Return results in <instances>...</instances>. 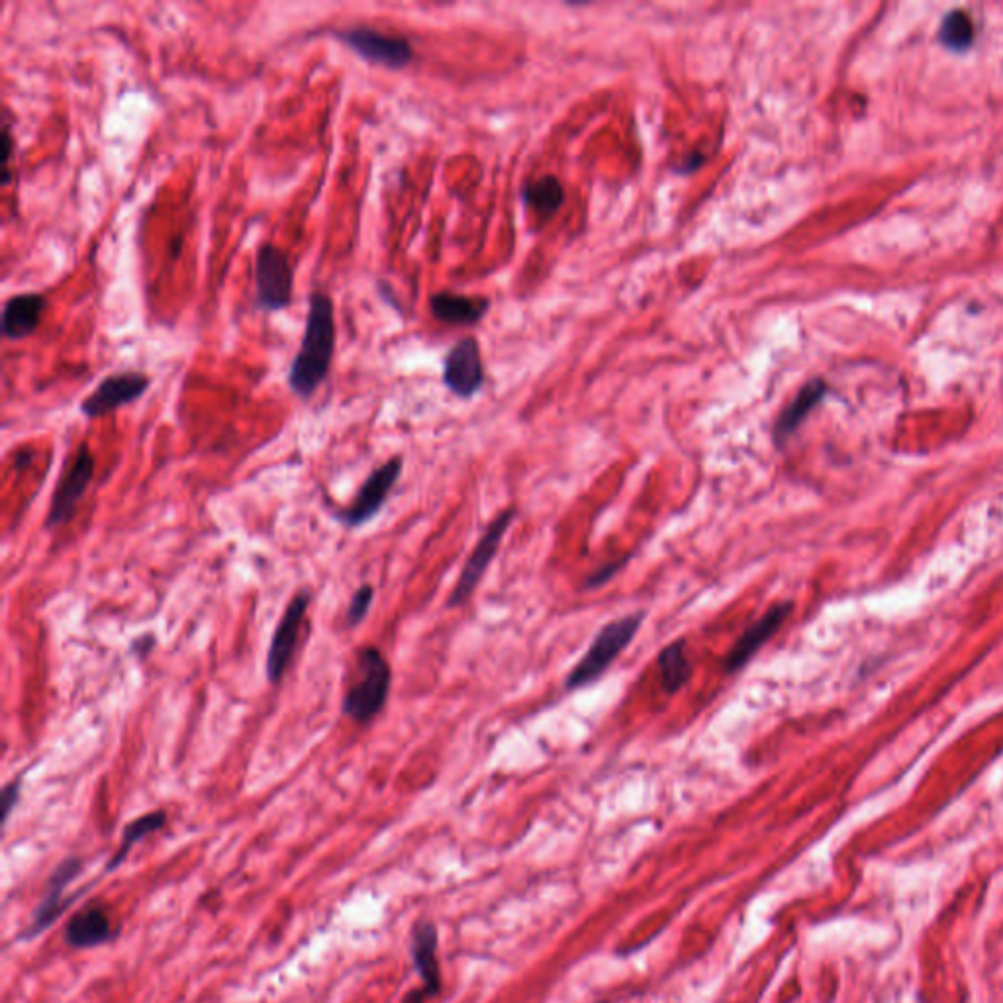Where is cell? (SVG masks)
<instances>
[{"label": "cell", "mask_w": 1003, "mask_h": 1003, "mask_svg": "<svg viewBox=\"0 0 1003 1003\" xmlns=\"http://www.w3.org/2000/svg\"><path fill=\"white\" fill-rule=\"evenodd\" d=\"M334 351V300L324 292H314L308 304L300 349L288 371V386L298 398H310L328 379Z\"/></svg>", "instance_id": "1"}, {"label": "cell", "mask_w": 1003, "mask_h": 1003, "mask_svg": "<svg viewBox=\"0 0 1003 1003\" xmlns=\"http://www.w3.org/2000/svg\"><path fill=\"white\" fill-rule=\"evenodd\" d=\"M392 669L377 647H363L355 653L351 682L341 698V714L359 725L371 723L388 702Z\"/></svg>", "instance_id": "2"}, {"label": "cell", "mask_w": 1003, "mask_h": 1003, "mask_svg": "<svg viewBox=\"0 0 1003 1003\" xmlns=\"http://www.w3.org/2000/svg\"><path fill=\"white\" fill-rule=\"evenodd\" d=\"M645 620L643 612L627 614L623 618L606 623L598 635L594 637L592 645L584 653V657L576 663L565 684L569 690H578L594 684L606 670L612 667V663L620 657L621 653L631 645V641L637 637L641 625Z\"/></svg>", "instance_id": "3"}, {"label": "cell", "mask_w": 1003, "mask_h": 1003, "mask_svg": "<svg viewBox=\"0 0 1003 1003\" xmlns=\"http://www.w3.org/2000/svg\"><path fill=\"white\" fill-rule=\"evenodd\" d=\"M255 296L257 306L265 312L285 310L292 302L294 267L287 251L275 243H263L255 255Z\"/></svg>", "instance_id": "4"}, {"label": "cell", "mask_w": 1003, "mask_h": 1003, "mask_svg": "<svg viewBox=\"0 0 1003 1003\" xmlns=\"http://www.w3.org/2000/svg\"><path fill=\"white\" fill-rule=\"evenodd\" d=\"M334 38L367 63L386 69H404L414 59V49L402 36L384 34L369 26H353L334 32Z\"/></svg>", "instance_id": "5"}, {"label": "cell", "mask_w": 1003, "mask_h": 1003, "mask_svg": "<svg viewBox=\"0 0 1003 1003\" xmlns=\"http://www.w3.org/2000/svg\"><path fill=\"white\" fill-rule=\"evenodd\" d=\"M93 477H95V457L87 447V443H83L53 490L48 518L44 524L46 529H57L71 522V518L77 512V504L87 492Z\"/></svg>", "instance_id": "6"}, {"label": "cell", "mask_w": 1003, "mask_h": 1003, "mask_svg": "<svg viewBox=\"0 0 1003 1003\" xmlns=\"http://www.w3.org/2000/svg\"><path fill=\"white\" fill-rule=\"evenodd\" d=\"M310 602H312V592L308 588L298 590L290 598L285 614L281 616V620L275 627V633H273V639L269 645V653H267V663H265L267 680L273 686L281 684V680L287 676L290 663L294 659L296 645H298L300 627L306 620V612L310 608Z\"/></svg>", "instance_id": "7"}, {"label": "cell", "mask_w": 1003, "mask_h": 1003, "mask_svg": "<svg viewBox=\"0 0 1003 1003\" xmlns=\"http://www.w3.org/2000/svg\"><path fill=\"white\" fill-rule=\"evenodd\" d=\"M516 518V510L514 508H506L504 512H500L492 522L490 526L486 527V531L482 533V537L478 539L473 553L469 555L463 571L459 574V580L447 600V606L449 608H457V606H463L477 590L478 582L482 580V576L486 573V569L490 567L494 555L498 553L500 545H502V537L504 533L508 531L510 524L514 522Z\"/></svg>", "instance_id": "8"}, {"label": "cell", "mask_w": 1003, "mask_h": 1003, "mask_svg": "<svg viewBox=\"0 0 1003 1003\" xmlns=\"http://www.w3.org/2000/svg\"><path fill=\"white\" fill-rule=\"evenodd\" d=\"M402 469H404L402 457L388 459L384 465L365 478L353 504L335 512V520H339L349 529L363 527L367 522H371L381 512L384 502L388 500V494L392 492V488L402 475Z\"/></svg>", "instance_id": "9"}, {"label": "cell", "mask_w": 1003, "mask_h": 1003, "mask_svg": "<svg viewBox=\"0 0 1003 1003\" xmlns=\"http://www.w3.org/2000/svg\"><path fill=\"white\" fill-rule=\"evenodd\" d=\"M151 384V379L145 373L136 371H126V373H116L108 375L102 379L95 390L81 402V414L89 420L102 418L122 406H128L142 398L147 388Z\"/></svg>", "instance_id": "10"}, {"label": "cell", "mask_w": 1003, "mask_h": 1003, "mask_svg": "<svg viewBox=\"0 0 1003 1003\" xmlns=\"http://www.w3.org/2000/svg\"><path fill=\"white\" fill-rule=\"evenodd\" d=\"M443 383L461 398H471L473 394H477L484 383L477 339L467 337L451 347L443 363Z\"/></svg>", "instance_id": "11"}, {"label": "cell", "mask_w": 1003, "mask_h": 1003, "mask_svg": "<svg viewBox=\"0 0 1003 1003\" xmlns=\"http://www.w3.org/2000/svg\"><path fill=\"white\" fill-rule=\"evenodd\" d=\"M792 612L790 602H782L772 606L765 616L759 621H755L743 635L737 639V643L731 647L723 661L725 672H737L745 669L749 661L765 647L766 643L776 635V631L784 625L788 614Z\"/></svg>", "instance_id": "12"}, {"label": "cell", "mask_w": 1003, "mask_h": 1003, "mask_svg": "<svg viewBox=\"0 0 1003 1003\" xmlns=\"http://www.w3.org/2000/svg\"><path fill=\"white\" fill-rule=\"evenodd\" d=\"M81 870H83V860L79 857H69V859L61 860L57 864V868L49 876L46 896L36 909L30 927L20 935V939H32V937L40 935L61 915V911L65 908V904H61V898H63L67 886L81 874Z\"/></svg>", "instance_id": "13"}, {"label": "cell", "mask_w": 1003, "mask_h": 1003, "mask_svg": "<svg viewBox=\"0 0 1003 1003\" xmlns=\"http://www.w3.org/2000/svg\"><path fill=\"white\" fill-rule=\"evenodd\" d=\"M48 306L46 296L38 292L14 294L2 308V335L10 341H20L34 334Z\"/></svg>", "instance_id": "14"}, {"label": "cell", "mask_w": 1003, "mask_h": 1003, "mask_svg": "<svg viewBox=\"0 0 1003 1003\" xmlns=\"http://www.w3.org/2000/svg\"><path fill=\"white\" fill-rule=\"evenodd\" d=\"M118 931L114 929L106 909L85 908L75 913L65 927V943L75 949H91L110 943Z\"/></svg>", "instance_id": "15"}, {"label": "cell", "mask_w": 1003, "mask_h": 1003, "mask_svg": "<svg viewBox=\"0 0 1003 1003\" xmlns=\"http://www.w3.org/2000/svg\"><path fill=\"white\" fill-rule=\"evenodd\" d=\"M410 951L424 988L431 996H437L441 990V974L437 962V929L431 921H420L414 925Z\"/></svg>", "instance_id": "16"}, {"label": "cell", "mask_w": 1003, "mask_h": 1003, "mask_svg": "<svg viewBox=\"0 0 1003 1003\" xmlns=\"http://www.w3.org/2000/svg\"><path fill=\"white\" fill-rule=\"evenodd\" d=\"M430 308L431 314L445 324L471 326L477 324L488 310V300L453 292H435L430 298Z\"/></svg>", "instance_id": "17"}, {"label": "cell", "mask_w": 1003, "mask_h": 1003, "mask_svg": "<svg viewBox=\"0 0 1003 1003\" xmlns=\"http://www.w3.org/2000/svg\"><path fill=\"white\" fill-rule=\"evenodd\" d=\"M827 386L823 381L815 379L812 383L806 384L798 396L788 404V408L780 414L774 426V441L782 445L794 431L800 428V424L806 420V416L812 412L813 408L821 402L825 396Z\"/></svg>", "instance_id": "18"}, {"label": "cell", "mask_w": 1003, "mask_h": 1003, "mask_svg": "<svg viewBox=\"0 0 1003 1003\" xmlns=\"http://www.w3.org/2000/svg\"><path fill=\"white\" fill-rule=\"evenodd\" d=\"M657 667H659L661 684H663L667 694H676L678 690H682L694 672L692 663L688 659V653H686V641L680 639V641H674V643L667 645L657 659Z\"/></svg>", "instance_id": "19"}, {"label": "cell", "mask_w": 1003, "mask_h": 1003, "mask_svg": "<svg viewBox=\"0 0 1003 1003\" xmlns=\"http://www.w3.org/2000/svg\"><path fill=\"white\" fill-rule=\"evenodd\" d=\"M165 823H167V813L163 810H155V812L145 813V815L132 819L122 831V841H120L114 857L108 860L106 872L116 870L124 860L128 859V855L136 843H140L147 835L163 829Z\"/></svg>", "instance_id": "20"}, {"label": "cell", "mask_w": 1003, "mask_h": 1003, "mask_svg": "<svg viewBox=\"0 0 1003 1003\" xmlns=\"http://www.w3.org/2000/svg\"><path fill=\"white\" fill-rule=\"evenodd\" d=\"M524 198L541 218H549L565 202V191H563V185L559 183V179L547 175V177H541L537 181L527 183L524 187Z\"/></svg>", "instance_id": "21"}, {"label": "cell", "mask_w": 1003, "mask_h": 1003, "mask_svg": "<svg viewBox=\"0 0 1003 1003\" xmlns=\"http://www.w3.org/2000/svg\"><path fill=\"white\" fill-rule=\"evenodd\" d=\"M939 38L949 49L962 51L968 48L974 42V22L970 14L964 10H951L941 24Z\"/></svg>", "instance_id": "22"}, {"label": "cell", "mask_w": 1003, "mask_h": 1003, "mask_svg": "<svg viewBox=\"0 0 1003 1003\" xmlns=\"http://www.w3.org/2000/svg\"><path fill=\"white\" fill-rule=\"evenodd\" d=\"M373 600H375V588L371 584H363L355 590V594L351 596L349 600V606H347V612H345V625L347 627H355L359 625L361 621L367 618L371 606H373Z\"/></svg>", "instance_id": "23"}, {"label": "cell", "mask_w": 1003, "mask_h": 1003, "mask_svg": "<svg viewBox=\"0 0 1003 1003\" xmlns=\"http://www.w3.org/2000/svg\"><path fill=\"white\" fill-rule=\"evenodd\" d=\"M22 782L24 778L18 776L14 780H10L4 788H2V796H0V802H2V823L6 825L10 815L14 812V808L18 806L20 802V796H22Z\"/></svg>", "instance_id": "24"}, {"label": "cell", "mask_w": 1003, "mask_h": 1003, "mask_svg": "<svg viewBox=\"0 0 1003 1003\" xmlns=\"http://www.w3.org/2000/svg\"><path fill=\"white\" fill-rule=\"evenodd\" d=\"M12 151H14V138L10 132V124L4 122L2 124V167H0V185L2 187H8L10 179H12V173H10Z\"/></svg>", "instance_id": "25"}, {"label": "cell", "mask_w": 1003, "mask_h": 1003, "mask_svg": "<svg viewBox=\"0 0 1003 1003\" xmlns=\"http://www.w3.org/2000/svg\"><path fill=\"white\" fill-rule=\"evenodd\" d=\"M620 569L621 563H616V565H612V567H608V569H600L598 573L594 574V576L588 580V584H590V586H600V584L608 582V580H610L614 574L618 573Z\"/></svg>", "instance_id": "26"}, {"label": "cell", "mask_w": 1003, "mask_h": 1003, "mask_svg": "<svg viewBox=\"0 0 1003 1003\" xmlns=\"http://www.w3.org/2000/svg\"><path fill=\"white\" fill-rule=\"evenodd\" d=\"M702 163H704V155L692 153V155L682 159V163H680V167H676V171H696Z\"/></svg>", "instance_id": "27"}, {"label": "cell", "mask_w": 1003, "mask_h": 1003, "mask_svg": "<svg viewBox=\"0 0 1003 1003\" xmlns=\"http://www.w3.org/2000/svg\"><path fill=\"white\" fill-rule=\"evenodd\" d=\"M430 998H433V996H431L430 992L422 986V988H418V990H412V992L404 998V1002L402 1003H426L430 1000Z\"/></svg>", "instance_id": "28"}, {"label": "cell", "mask_w": 1003, "mask_h": 1003, "mask_svg": "<svg viewBox=\"0 0 1003 1003\" xmlns=\"http://www.w3.org/2000/svg\"><path fill=\"white\" fill-rule=\"evenodd\" d=\"M600 1003H606V1002H600Z\"/></svg>", "instance_id": "29"}]
</instances>
